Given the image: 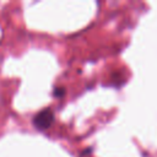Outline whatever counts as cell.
I'll list each match as a JSON object with an SVG mask.
<instances>
[{"mask_svg":"<svg viewBox=\"0 0 157 157\" xmlns=\"http://www.w3.org/2000/svg\"><path fill=\"white\" fill-rule=\"evenodd\" d=\"M54 121V113L50 108H45L40 112H38L33 117V125L38 130H45L50 128V125Z\"/></svg>","mask_w":157,"mask_h":157,"instance_id":"6da1fadb","label":"cell"},{"mask_svg":"<svg viewBox=\"0 0 157 157\" xmlns=\"http://www.w3.org/2000/svg\"><path fill=\"white\" fill-rule=\"evenodd\" d=\"M64 93H65V90H64L63 87H55V88H54V96H55V97L60 98V97L64 96Z\"/></svg>","mask_w":157,"mask_h":157,"instance_id":"7a4b0ae2","label":"cell"}]
</instances>
